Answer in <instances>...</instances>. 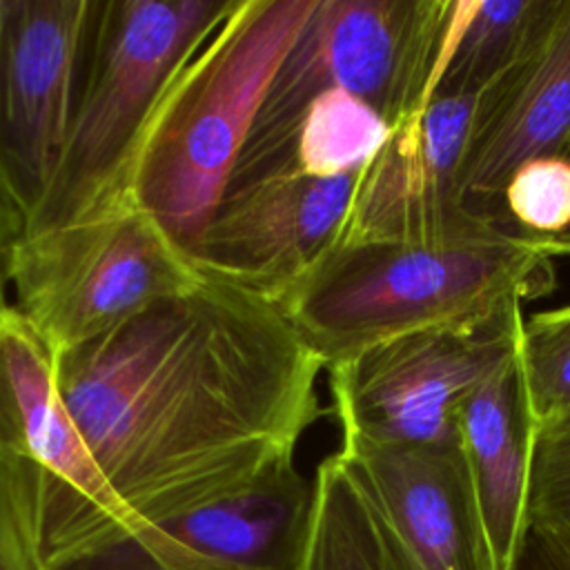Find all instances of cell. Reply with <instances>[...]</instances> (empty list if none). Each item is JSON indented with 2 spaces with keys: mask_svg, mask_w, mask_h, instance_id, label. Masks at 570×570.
I'll list each match as a JSON object with an SVG mask.
<instances>
[{
  "mask_svg": "<svg viewBox=\"0 0 570 570\" xmlns=\"http://www.w3.org/2000/svg\"><path fill=\"white\" fill-rule=\"evenodd\" d=\"M321 370L281 303L207 274L58 354L125 537L292 463L323 416Z\"/></svg>",
  "mask_w": 570,
  "mask_h": 570,
  "instance_id": "obj_1",
  "label": "cell"
},
{
  "mask_svg": "<svg viewBox=\"0 0 570 570\" xmlns=\"http://www.w3.org/2000/svg\"><path fill=\"white\" fill-rule=\"evenodd\" d=\"M554 287L550 256L528 238L497 232L332 245L281 305L323 367H332L407 332L490 323Z\"/></svg>",
  "mask_w": 570,
  "mask_h": 570,
  "instance_id": "obj_2",
  "label": "cell"
},
{
  "mask_svg": "<svg viewBox=\"0 0 570 570\" xmlns=\"http://www.w3.org/2000/svg\"><path fill=\"white\" fill-rule=\"evenodd\" d=\"M316 0H238L156 105L125 194L185 249L218 207L267 85Z\"/></svg>",
  "mask_w": 570,
  "mask_h": 570,
  "instance_id": "obj_3",
  "label": "cell"
},
{
  "mask_svg": "<svg viewBox=\"0 0 570 570\" xmlns=\"http://www.w3.org/2000/svg\"><path fill=\"white\" fill-rule=\"evenodd\" d=\"M236 2L94 0L62 154L22 236L73 223L125 194L127 169L156 105Z\"/></svg>",
  "mask_w": 570,
  "mask_h": 570,
  "instance_id": "obj_4",
  "label": "cell"
},
{
  "mask_svg": "<svg viewBox=\"0 0 570 570\" xmlns=\"http://www.w3.org/2000/svg\"><path fill=\"white\" fill-rule=\"evenodd\" d=\"M448 11L450 0H316L267 85L225 194L261 178L321 94H354L390 127L425 105Z\"/></svg>",
  "mask_w": 570,
  "mask_h": 570,
  "instance_id": "obj_5",
  "label": "cell"
},
{
  "mask_svg": "<svg viewBox=\"0 0 570 570\" xmlns=\"http://www.w3.org/2000/svg\"><path fill=\"white\" fill-rule=\"evenodd\" d=\"M187 249L129 194L62 227L22 236L9 283L56 354L198 285Z\"/></svg>",
  "mask_w": 570,
  "mask_h": 570,
  "instance_id": "obj_6",
  "label": "cell"
},
{
  "mask_svg": "<svg viewBox=\"0 0 570 570\" xmlns=\"http://www.w3.org/2000/svg\"><path fill=\"white\" fill-rule=\"evenodd\" d=\"M523 314L474 327H430L376 343L330 370L343 436L381 445L459 443V410L517 361Z\"/></svg>",
  "mask_w": 570,
  "mask_h": 570,
  "instance_id": "obj_7",
  "label": "cell"
},
{
  "mask_svg": "<svg viewBox=\"0 0 570 570\" xmlns=\"http://www.w3.org/2000/svg\"><path fill=\"white\" fill-rule=\"evenodd\" d=\"M0 441L42 470L40 550L49 570L125 537L105 481L58 385V354L0 296Z\"/></svg>",
  "mask_w": 570,
  "mask_h": 570,
  "instance_id": "obj_8",
  "label": "cell"
},
{
  "mask_svg": "<svg viewBox=\"0 0 570 570\" xmlns=\"http://www.w3.org/2000/svg\"><path fill=\"white\" fill-rule=\"evenodd\" d=\"M94 0H4L0 36V194L27 220L69 131Z\"/></svg>",
  "mask_w": 570,
  "mask_h": 570,
  "instance_id": "obj_9",
  "label": "cell"
},
{
  "mask_svg": "<svg viewBox=\"0 0 570 570\" xmlns=\"http://www.w3.org/2000/svg\"><path fill=\"white\" fill-rule=\"evenodd\" d=\"M314 479L294 461L196 510L145 525L53 570H298Z\"/></svg>",
  "mask_w": 570,
  "mask_h": 570,
  "instance_id": "obj_10",
  "label": "cell"
},
{
  "mask_svg": "<svg viewBox=\"0 0 570 570\" xmlns=\"http://www.w3.org/2000/svg\"><path fill=\"white\" fill-rule=\"evenodd\" d=\"M474 105L476 98H432L399 120L358 171L334 245L441 243L497 234V227L463 209L459 194Z\"/></svg>",
  "mask_w": 570,
  "mask_h": 570,
  "instance_id": "obj_11",
  "label": "cell"
},
{
  "mask_svg": "<svg viewBox=\"0 0 570 570\" xmlns=\"http://www.w3.org/2000/svg\"><path fill=\"white\" fill-rule=\"evenodd\" d=\"M390 570H497L459 443L381 445L343 436Z\"/></svg>",
  "mask_w": 570,
  "mask_h": 570,
  "instance_id": "obj_12",
  "label": "cell"
},
{
  "mask_svg": "<svg viewBox=\"0 0 570 570\" xmlns=\"http://www.w3.org/2000/svg\"><path fill=\"white\" fill-rule=\"evenodd\" d=\"M356 180L294 174L229 191L187 254L203 274L283 303L336 243Z\"/></svg>",
  "mask_w": 570,
  "mask_h": 570,
  "instance_id": "obj_13",
  "label": "cell"
},
{
  "mask_svg": "<svg viewBox=\"0 0 570 570\" xmlns=\"http://www.w3.org/2000/svg\"><path fill=\"white\" fill-rule=\"evenodd\" d=\"M568 142L570 0H554L530 49L476 98L459 167L463 209L514 236L503 207L510 176L532 158L561 156Z\"/></svg>",
  "mask_w": 570,
  "mask_h": 570,
  "instance_id": "obj_14",
  "label": "cell"
},
{
  "mask_svg": "<svg viewBox=\"0 0 570 570\" xmlns=\"http://www.w3.org/2000/svg\"><path fill=\"white\" fill-rule=\"evenodd\" d=\"M459 448L494 566L510 570L525 528L532 454V419L517 361L463 401Z\"/></svg>",
  "mask_w": 570,
  "mask_h": 570,
  "instance_id": "obj_15",
  "label": "cell"
},
{
  "mask_svg": "<svg viewBox=\"0 0 570 570\" xmlns=\"http://www.w3.org/2000/svg\"><path fill=\"white\" fill-rule=\"evenodd\" d=\"M552 7L554 0H450L428 100L479 98L530 49Z\"/></svg>",
  "mask_w": 570,
  "mask_h": 570,
  "instance_id": "obj_16",
  "label": "cell"
},
{
  "mask_svg": "<svg viewBox=\"0 0 570 570\" xmlns=\"http://www.w3.org/2000/svg\"><path fill=\"white\" fill-rule=\"evenodd\" d=\"M390 131V122L354 94H321L298 116L258 180L294 174L321 178L356 174L385 145Z\"/></svg>",
  "mask_w": 570,
  "mask_h": 570,
  "instance_id": "obj_17",
  "label": "cell"
},
{
  "mask_svg": "<svg viewBox=\"0 0 570 570\" xmlns=\"http://www.w3.org/2000/svg\"><path fill=\"white\" fill-rule=\"evenodd\" d=\"M314 490L298 570H390L372 505L338 452L318 463Z\"/></svg>",
  "mask_w": 570,
  "mask_h": 570,
  "instance_id": "obj_18",
  "label": "cell"
},
{
  "mask_svg": "<svg viewBox=\"0 0 570 570\" xmlns=\"http://www.w3.org/2000/svg\"><path fill=\"white\" fill-rule=\"evenodd\" d=\"M517 365L532 425L570 405V303L521 321Z\"/></svg>",
  "mask_w": 570,
  "mask_h": 570,
  "instance_id": "obj_19",
  "label": "cell"
},
{
  "mask_svg": "<svg viewBox=\"0 0 570 570\" xmlns=\"http://www.w3.org/2000/svg\"><path fill=\"white\" fill-rule=\"evenodd\" d=\"M42 470L0 441V570H49L40 550Z\"/></svg>",
  "mask_w": 570,
  "mask_h": 570,
  "instance_id": "obj_20",
  "label": "cell"
},
{
  "mask_svg": "<svg viewBox=\"0 0 570 570\" xmlns=\"http://www.w3.org/2000/svg\"><path fill=\"white\" fill-rule=\"evenodd\" d=\"M503 207L514 236L546 240L570 229V160L539 156L514 169Z\"/></svg>",
  "mask_w": 570,
  "mask_h": 570,
  "instance_id": "obj_21",
  "label": "cell"
},
{
  "mask_svg": "<svg viewBox=\"0 0 570 570\" xmlns=\"http://www.w3.org/2000/svg\"><path fill=\"white\" fill-rule=\"evenodd\" d=\"M525 523L570 534V405L532 425Z\"/></svg>",
  "mask_w": 570,
  "mask_h": 570,
  "instance_id": "obj_22",
  "label": "cell"
},
{
  "mask_svg": "<svg viewBox=\"0 0 570 570\" xmlns=\"http://www.w3.org/2000/svg\"><path fill=\"white\" fill-rule=\"evenodd\" d=\"M510 570H570V534L525 523Z\"/></svg>",
  "mask_w": 570,
  "mask_h": 570,
  "instance_id": "obj_23",
  "label": "cell"
},
{
  "mask_svg": "<svg viewBox=\"0 0 570 570\" xmlns=\"http://www.w3.org/2000/svg\"><path fill=\"white\" fill-rule=\"evenodd\" d=\"M22 234H24V218L0 194V296H4V285H9L13 252Z\"/></svg>",
  "mask_w": 570,
  "mask_h": 570,
  "instance_id": "obj_24",
  "label": "cell"
},
{
  "mask_svg": "<svg viewBox=\"0 0 570 570\" xmlns=\"http://www.w3.org/2000/svg\"><path fill=\"white\" fill-rule=\"evenodd\" d=\"M563 158L570 160V142L566 147V151L561 154ZM537 249H541L546 256L554 258V256H570V229H566L563 234L554 236V238H546V240H530Z\"/></svg>",
  "mask_w": 570,
  "mask_h": 570,
  "instance_id": "obj_25",
  "label": "cell"
},
{
  "mask_svg": "<svg viewBox=\"0 0 570 570\" xmlns=\"http://www.w3.org/2000/svg\"><path fill=\"white\" fill-rule=\"evenodd\" d=\"M2 18H4V0H0V36H2Z\"/></svg>",
  "mask_w": 570,
  "mask_h": 570,
  "instance_id": "obj_26",
  "label": "cell"
}]
</instances>
